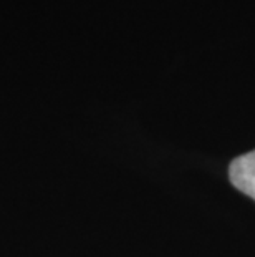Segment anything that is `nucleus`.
Wrapping results in <instances>:
<instances>
[{
    "instance_id": "f257e3e1",
    "label": "nucleus",
    "mask_w": 255,
    "mask_h": 257,
    "mask_svg": "<svg viewBox=\"0 0 255 257\" xmlns=\"http://www.w3.org/2000/svg\"><path fill=\"white\" fill-rule=\"evenodd\" d=\"M230 183L255 201V150L235 158L229 166Z\"/></svg>"
}]
</instances>
